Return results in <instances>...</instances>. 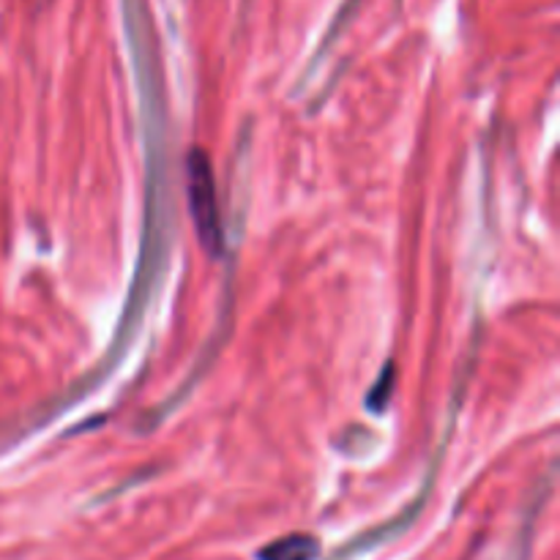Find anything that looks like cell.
<instances>
[{
	"label": "cell",
	"instance_id": "6da1fadb",
	"mask_svg": "<svg viewBox=\"0 0 560 560\" xmlns=\"http://www.w3.org/2000/svg\"><path fill=\"white\" fill-rule=\"evenodd\" d=\"M189 208L202 244L217 255L219 246H222V219H219L211 164H208L206 153L200 151L189 156Z\"/></svg>",
	"mask_w": 560,
	"mask_h": 560
},
{
	"label": "cell",
	"instance_id": "7a4b0ae2",
	"mask_svg": "<svg viewBox=\"0 0 560 560\" xmlns=\"http://www.w3.org/2000/svg\"><path fill=\"white\" fill-rule=\"evenodd\" d=\"M317 541L312 536H290V539L273 541L268 550L260 552V560H315Z\"/></svg>",
	"mask_w": 560,
	"mask_h": 560
}]
</instances>
